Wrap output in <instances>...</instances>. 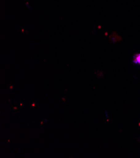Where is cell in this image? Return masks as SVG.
I'll return each mask as SVG.
<instances>
[{"instance_id":"2","label":"cell","mask_w":140,"mask_h":158,"mask_svg":"<svg viewBox=\"0 0 140 158\" xmlns=\"http://www.w3.org/2000/svg\"><path fill=\"white\" fill-rule=\"evenodd\" d=\"M35 105V103H34V104H32V106H34Z\"/></svg>"},{"instance_id":"3","label":"cell","mask_w":140,"mask_h":158,"mask_svg":"<svg viewBox=\"0 0 140 158\" xmlns=\"http://www.w3.org/2000/svg\"><path fill=\"white\" fill-rule=\"evenodd\" d=\"M138 125H139V127H140V122H139V123H138Z\"/></svg>"},{"instance_id":"1","label":"cell","mask_w":140,"mask_h":158,"mask_svg":"<svg viewBox=\"0 0 140 158\" xmlns=\"http://www.w3.org/2000/svg\"><path fill=\"white\" fill-rule=\"evenodd\" d=\"M133 62L134 64L140 65V54H136L134 56Z\"/></svg>"}]
</instances>
